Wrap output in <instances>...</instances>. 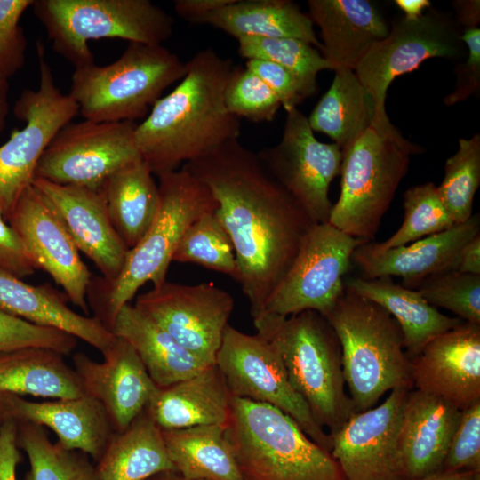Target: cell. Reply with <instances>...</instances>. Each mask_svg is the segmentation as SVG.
Here are the masks:
<instances>
[{"label": "cell", "mask_w": 480, "mask_h": 480, "mask_svg": "<svg viewBox=\"0 0 480 480\" xmlns=\"http://www.w3.org/2000/svg\"><path fill=\"white\" fill-rule=\"evenodd\" d=\"M409 391L393 389L381 404L354 412L330 435V453L345 480H401L397 437Z\"/></svg>", "instance_id": "18"}, {"label": "cell", "mask_w": 480, "mask_h": 480, "mask_svg": "<svg viewBox=\"0 0 480 480\" xmlns=\"http://www.w3.org/2000/svg\"><path fill=\"white\" fill-rule=\"evenodd\" d=\"M67 300L49 284L31 285L0 270V310L67 332L104 353L116 336L95 317L74 311Z\"/></svg>", "instance_id": "27"}, {"label": "cell", "mask_w": 480, "mask_h": 480, "mask_svg": "<svg viewBox=\"0 0 480 480\" xmlns=\"http://www.w3.org/2000/svg\"><path fill=\"white\" fill-rule=\"evenodd\" d=\"M404 220L396 232L384 242H370L378 251L403 246L440 233L455 223L443 203L437 186L427 182L404 193Z\"/></svg>", "instance_id": "38"}, {"label": "cell", "mask_w": 480, "mask_h": 480, "mask_svg": "<svg viewBox=\"0 0 480 480\" xmlns=\"http://www.w3.org/2000/svg\"><path fill=\"white\" fill-rule=\"evenodd\" d=\"M186 70V62L162 44L129 43L108 65L75 68L69 94L84 120L134 123Z\"/></svg>", "instance_id": "8"}, {"label": "cell", "mask_w": 480, "mask_h": 480, "mask_svg": "<svg viewBox=\"0 0 480 480\" xmlns=\"http://www.w3.org/2000/svg\"><path fill=\"white\" fill-rule=\"evenodd\" d=\"M34 0H0V79L9 81L26 62L27 38L20 18Z\"/></svg>", "instance_id": "44"}, {"label": "cell", "mask_w": 480, "mask_h": 480, "mask_svg": "<svg viewBox=\"0 0 480 480\" xmlns=\"http://www.w3.org/2000/svg\"><path fill=\"white\" fill-rule=\"evenodd\" d=\"M424 151L402 135L386 108L377 111L369 128L341 152L340 193L328 223L356 239L373 240L411 157Z\"/></svg>", "instance_id": "5"}, {"label": "cell", "mask_w": 480, "mask_h": 480, "mask_svg": "<svg viewBox=\"0 0 480 480\" xmlns=\"http://www.w3.org/2000/svg\"><path fill=\"white\" fill-rule=\"evenodd\" d=\"M0 394L49 399L85 395L77 374L64 356L40 348L0 352Z\"/></svg>", "instance_id": "33"}, {"label": "cell", "mask_w": 480, "mask_h": 480, "mask_svg": "<svg viewBox=\"0 0 480 480\" xmlns=\"http://www.w3.org/2000/svg\"><path fill=\"white\" fill-rule=\"evenodd\" d=\"M461 40L468 53L466 60L454 69L456 84L454 90L444 98L446 106L465 101L480 91V29L474 28L463 30Z\"/></svg>", "instance_id": "46"}, {"label": "cell", "mask_w": 480, "mask_h": 480, "mask_svg": "<svg viewBox=\"0 0 480 480\" xmlns=\"http://www.w3.org/2000/svg\"><path fill=\"white\" fill-rule=\"evenodd\" d=\"M454 270L480 275V234L470 239L460 249Z\"/></svg>", "instance_id": "51"}, {"label": "cell", "mask_w": 480, "mask_h": 480, "mask_svg": "<svg viewBox=\"0 0 480 480\" xmlns=\"http://www.w3.org/2000/svg\"><path fill=\"white\" fill-rule=\"evenodd\" d=\"M232 0H176L174 9L183 20L193 24H205L207 17Z\"/></svg>", "instance_id": "50"}, {"label": "cell", "mask_w": 480, "mask_h": 480, "mask_svg": "<svg viewBox=\"0 0 480 480\" xmlns=\"http://www.w3.org/2000/svg\"><path fill=\"white\" fill-rule=\"evenodd\" d=\"M480 185V134L460 139L457 152L445 162L438 194L455 224L472 216L473 200Z\"/></svg>", "instance_id": "40"}, {"label": "cell", "mask_w": 480, "mask_h": 480, "mask_svg": "<svg viewBox=\"0 0 480 480\" xmlns=\"http://www.w3.org/2000/svg\"><path fill=\"white\" fill-rule=\"evenodd\" d=\"M39 84L24 89L13 113L25 123L0 146V212L6 220L21 194L31 186L44 152L55 135L78 114V106L69 93L57 86L45 57L44 44L36 41Z\"/></svg>", "instance_id": "10"}, {"label": "cell", "mask_w": 480, "mask_h": 480, "mask_svg": "<svg viewBox=\"0 0 480 480\" xmlns=\"http://www.w3.org/2000/svg\"><path fill=\"white\" fill-rule=\"evenodd\" d=\"M205 24L236 40L245 36L288 37L322 48L310 17L290 0H232L211 13Z\"/></svg>", "instance_id": "31"}, {"label": "cell", "mask_w": 480, "mask_h": 480, "mask_svg": "<svg viewBox=\"0 0 480 480\" xmlns=\"http://www.w3.org/2000/svg\"><path fill=\"white\" fill-rule=\"evenodd\" d=\"M159 178L157 214L141 240L129 250L118 276L111 281L92 277L87 303L93 317L111 331L120 309L138 290L151 282L154 287L166 281L176 248L188 227L217 202L209 188L183 167Z\"/></svg>", "instance_id": "3"}, {"label": "cell", "mask_w": 480, "mask_h": 480, "mask_svg": "<svg viewBox=\"0 0 480 480\" xmlns=\"http://www.w3.org/2000/svg\"><path fill=\"white\" fill-rule=\"evenodd\" d=\"M225 428L244 480H345L330 452L274 406L232 396Z\"/></svg>", "instance_id": "7"}, {"label": "cell", "mask_w": 480, "mask_h": 480, "mask_svg": "<svg viewBox=\"0 0 480 480\" xmlns=\"http://www.w3.org/2000/svg\"><path fill=\"white\" fill-rule=\"evenodd\" d=\"M237 42L241 57L269 60L291 72L298 80L305 98L316 92L318 73L324 69L332 70V65L316 47L300 39L245 36Z\"/></svg>", "instance_id": "37"}, {"label": "cell", "mask_w": 480, "mask_h": 480, "mask_svg": "<svg viewBox=\"0 0 480 480\" xmlns=\"http://www.w3.org/2000/svg\"><path fill=\"white\" fill-rule=\"evenodd\" d=\"M31 7L52 49L75 68L94 63L92 40L162 44L173 33V17L149 0H34Z\"/></svg>", "instance_id": "9"}, {"label": "cell", "mask_w": 480, "mask_h": 480, "mask_svg": "<svg viewBox=\"0 0 480 480\" xmlns=\"http://www.w3.org/2000/svg\"><path fill=\"white\" fill-rule=\"evenodd\" d=\"M153 175L140 160L112 174L100 190L110 222L128 250L141 240L157 214L160 195Z\"/></svg>", "instance_id": "32"}, {"label": "cell", "mask_w": 480, "mask_h": 480, "mask_svg": "<svg viewBox=\"0 0 480 480\" xmlns=\"http://www.w3.org/2000/svg\"><path fill=\"white\" fill-rule=\"evenodd\" d=\"M6 221L21 239L36 269L46 272L68 300L88 314L92 275L41 192L33 185L26 188Z\"/></svg>", "instance_id": "17"}, {"label": "cell", "mask_w": 480, "mask_h": 480, "mask_svg": "<svg viewBox=\"0 0 480 480\" xmlns=\"http://www.w3.org/2000/svg\"><path fill=\"white\" fill-rule=\"evenodd\" d=\"M417 480H480V471L460 470L454 472H439L437 474Z\"/></svg>", "instance_id": "54"}, {"label": "cell", "mask_w": 480, "mask_h": 480, "mask_svg": "<svg viewBox=\"0 0 480 480\" xmlns=\"http://www.w3.org/2000/svg\"><path fill=\"white\" fill-rule=\"evenodd\" d=\"M133 122L68 123L53 138L36 169L35 178L100 191L123 167L142 160Z\"/></svg>", "instance_id": "12"}, {"label": "cell", "mask_w": 480, "mask_h": 480, "mask_svg": "<svg viewBox=\"0 0 480 480\" xmlns=\"http://www.w3.org/2000/svg\"><path fill=\"white\" fill-rule=\"evenodd\" d=\"M479 234L480 218L476 213L464 223L410 244L378 251L370 242L362 243L354 251L352 261L359 268L362 277L399 276L402 285L417 288L431 276L454 270L460 249Z\"/></svg>", "instance_id": "22"}, {"label": "cell", "mask_w": 480, "mask_h": 480, "mask_svg": "<svg viewBox=\"0 0 480 480\" xmlns=\"http://www.w3.org/2000/svg\"><path fill=\"white\" fill-rule=\"evenodd\" d=\"M186 65L176 87L136 125L141 159L157 176L207 156L241 133L240 119L229 113L224 101L232 60L206 48Z\"/></svg>", "instance_id": "2"}, {"label": "cell", "mask_w": 480, "mask_h": 480, "mask_svg": "<svg viewBox=\"0 0 480 480\" xmlns=\"http://www.w3.org/2000/svg\"><path fill=\"white\" fill-rule=\"evenodd\" d=\"M147 480H190L183 477L178 472H163L156 474Z\"/></svg>", "instance_id": "56"}, {"label": "cell", "mask_w": 480, "mask_h": 480, "mask_svg": "<svg viewBox=\"0 0 480 480\" xmlns=\"http://www.w3.org/2000/svg\"><path fill=\"white\" fill-rule=\"evenodd\" d=\"M182 167L203 182L217 202L214 214L235 251L236 281L254 318L317 223L239 139Z\"/></svg>", "instance_id": "1"}, {"label": "cell", "mask_w": 480, "mask_h": 480, "mask_svg": "<svg viewBox=\"0 0 480 480\" xmlns=\"http://www.w3.org/2000/svg\"><path fill=\"white\" fill-rule=\"evenodd\" d=\"M413 387L462 411L480 400V324L462 322L411 359Z\"/></svg>", "instance_id": "20"}, {"label": "cell", "mask_w": 480, "mask_h": 480, "mask_svg": "<svg viewBox=\"0 0 480 480\" xmlns=\"http://www.w3.org/2000/svg\"><path fill=\"white\" fill-rule=\"evenodd\" d=\"M324 316L340 343L355 412L372 408L388 391L412 389L411 359L402 331L388 311L346 289Z\"/></svg>", "instance_id": "6"}, {"label": "cell", "mask_w": 480, "mask_h": 480, "mask_svg": "<svg viewBox=\"0 0 480 480\" xmlns=\"http://www.w3.org/2000/svg\"><path fill=\"white\" fill-rule=\"evenodd\" d=\"M9 83L0 79V133L4 131L9 113Z\"/></svg>", "instance_id": "55"}, {"label": "cell", "mask_w": 480, "mask_h": 480, "mask_svg": "<svg viewBox=\"0 0 480 480\" xmlns=\"http://www.w3.org/2000/svg\"><path fill=\"white\" fill-rule=\"evenodd\" d=\"M176 471L190 480H244L233 447L221 425L163 430Z\"/></svg>", "instance_id": "34"}, {"label": "cell", "mask_w": 480, "mask_h": 480, "mask_svg": "<svg viewBox=\"0 0 480 480\" xmlns=\"http://www.w3.org/2000/svg\"><path fill=\"white\" fill-rule=\"evenodd\" d=\"M461 29L451 13L429 10L416 20L400 17L388 35L374 44L354 72L372 97L377 110L386 108L388 86L431 58L460 59L466 54Z\"/></svg>", "instance_id": "14"}, {"label": "cell", "mask_w": 480, "mask_h": 480, "mask_svg": "<svg viewBox=\"0 0 480 480\" xmlns=\"http://www.w3.org/2000/svg\"><path fill=\"white\" fill-rule=\"evenodd\" d=\"M308 16L320 29L321 51L332 70H355L388 26L368 0H308Z\"/></svg>", "instance_id": "25"}, {"label": "cell", "mask_w": 480, "mask_h": 480, "mask_svg": "<svg viewBox=\"0 0 480 480\" xmlns=\"http://www.w3.org/2000/svg\"><path fill=\"white\" fill-rule=\"evenodd\" d=\"M172 261L196 263L235 280L237 277L232 242L214 212L204 213L188 227L176 248Z\"/></svg>", "instance_id": "39"}, {"label": "cell", "mask_w": 480, "mask_h": 480, "mask_svg": "<svg viewBox=\"0 0 480 480\" xmlns=\"http://www.w3.org/2000/svg\"><path fill=\"white\" fill-rule=\"evenodd\" d=\"M0 270L20 279L33 275L36 270L21 239L1 212Z\"/></svg>", "instance_id": "48"}, {"label": "cell", "mask_w": 480, "mask_h": 480, "mask_svg": "<svg viewBox=\"0 0 480 480\" xmlns=\"http://www.w3.org/2000/svg\"><path fill=\"white\" fill-rule=\"evenodd\" d=\"M6 420L48 428L60 445L81 451L95 461L113 433L104 408L88 395L36 402L0 394V421Z\"/></svg>", "instance_id": "23"}, {"label": "cell", "mask_w": 480, "mask_h": 480, "mask_svg": "<svg viewBox=\"0 0 480 480\" xmlns=\"http://www.w3.org/2000/svg\"><path fill=\"white\" fill-rule=\"evenodd\" d=\"M397 7L404 13L408 20H416L423 14V11L430 8L428 0H396Z\"/></svg>", "instance_id": "53"}, {"label": "cell", "mask_w": 480, "mask_h": 480, "mask_svg": "<svg viewBox=\"0 0 480 480\" xmlns=\"http://www.w3.org/2000/svg\"><path fill=\"white\" fill-rule=\"evenodd\" d=\"M224 101L229 113L255 123L273 120L281 107L269 87L248 68L240 66L231 70Z\"/></svg>", "instance_id": "42"}, {"label": "cell", "mask_w": 480, "mask_h": 480, "mask_svg": "<svg viewBox=\"0 0 480 480\" xmlns=\"http://www.w3.org/2000/svg\"><path fill=\"white\" fill-rule=\"evenodd\" d=\"M94 467L98 480H147L176 471L161 429L145 410L124 431L111 434Z\"/></svg>", "instance_id": "30"}, {"label": "cell", "mask_w": 480, "mask_h": 480, "mask_svg": "<svg viewBox=\"0 0 480 480\" xmlns=\"http://www.w3.org/2000/svg\"><path fill=\"white\" fill-rule=\"evenodd\" d=\"M17 435L15 421H0V480H16V468L20 460Z\"/></svg>", "instance_id": "49"}, {"label": "cell", "mask_w": 480, "mask_h": 480, "mask_svg": "<svg viewBox=\"0 0 480 480\" xmlns=\"http://www.w3.org/2000/svg\"><path fill=\"white\" fill-rule=\"evenodd\" d=\"M286 113L281 140L257 155L269 174L316 223H326L333 206L330 185L340 172L341 150L335 143L319 141L298 108Z\"/></svg>", "instance_id": "15"}, {"label": "cell", "mask_w": 480, "mask_h": 480, "mask_svg": "<svg viewBox=\"0 0 480 480\" xmlns=\"http://www.w3.org/2000/svg\"><path fill=\"white\" fill-rule=\"evenodd\" d=\"M232 396L264 403L291 417L303 432L331 452V436L314 420L292 386L276 347L264 337L228 325L216 356Z\"/></svg>", "instance_id": "11"}, {"label": "cell", "mask_w": 480, "mask_h": 480, "mask_svg": "<svg viewBox=\"0 0 480 480\" xmlns=\"http://www.w3.org/2000/svg\"><path fill=\"white\" fill-rule=\"evenodd\" d=\"M31 185L44 196L78 251L94 263L101 277L116 279L129 250L110 222L100 191L40 178H35Z\"/></svg>", "instance_id": "21"}, {"label": "cell", "mask_w": 480, "mask_h": 480, "mask_svg": "<svg viewBox=\"0 0 480 480\" xmlns=\"http://www.w3.org/2000/svg\"><path fill=\"white\" fill-rule=\"evenodd\" d=\"M111 332L133 348L158 388L186 380L210 366L130 303L120 309Z\"/></svg>", "instance_id": "29"}, {"label": "cell", "mask_w": 480, "mask_h": 480, "mask_svg": "<svg viewBox=\"0 0 480 480\" xmlns=\"http://www.w3.org/2000/svg\"><path fill=\"white\" fill-rule=\"evenodd\" d=\"M17 442L27 454V480H98L89 456L51 441L45 428L17 423Z\"/></svg>", "instance_id": "36"}, {"label": "cell", "mask_w": 480, "mask_h": 480, "mask_svg": "<svg viewBox=\"0 0 480 480\" xmlns=\"http://www.w3.org/2000/svg\"><path fill=\"white\" fill-rule=\"evenodd\" d=\"M231 398L222 372L213 364L186 380L157 388L145 411L163 430L214 424L226 427Z\"/></svg>", "instance_id": "26"}, {"label": "cell", "mask_w": 480, "mask_h": 480, "mask_svg": "<svg viewBox=\"0 0 480 480\" xmlns=\"http://www.w3.org/2000/svg\"><path fill=\"white\" fill-rule=\"evenodd\" d=\"M245 67L255 73L276 94L286 112L298 108L306 99L295 76L282 66L265 60H247Z\"/></svg>", "instance_id": "47"}, {"label": "cell", "mask_w": 480, "mask_h": 480, "mask_svg": "<svg viewBox=\"0 0 480 480\" xmlns=\"http://www.w3.org/2000/svg\"><path fill=\"white\" fill-rule=\"evenodd\" d=\"M252 319L257 333L279 352L292 386L316 423L329 435L339 430L355 410L345 390L340 343L327 319L314 310Z\"/></svg>", "instance_id": "4"}, {"label": "cell", "mask_w": 480, "mask_h": 480, "mask_svg": "<svg viewBox=\"0 0 480 480\" xmlns=\"http://www.w3.org/2000/svg\"><path fill=\"white\" fill-rule=\"evenodd\" d=\"M98 362L83 352L73 354V369L84 394L104 408L113 432H121L145 410L157 389L133 348L116 337Z\"/></svg>", "instance_id": "19"}, {"label": "cell", "mask_w": 480, "mask_h": 480, "mask_svg": "<svg viewBox=\"0 0 480 480\" xmlns=\"http://www.w3.org/2000/svg\"><path fill=\"white\" fill-rule=\"evenodd\" d=\"M76 346L77 339L67 332L0 310V352L40 348L67 356L73 353Z\"/></svg>", "instance_id": "43"}, {"label": "cell", "mask_w": 480, "mask_h": 480, "mask_svg": "<svg viewBox=\"0 0 480 480\" xmlns=\"http://www.w3.org/2000/svg\"><path fill=\"white\" fill-rule=\"evenodd\" d=\"M334 78L308 118L313 132L347 149L372 124L377 108L354 70H335Z\"/></svg>", "instance_id": "35"}, {"label": "cell", "mask_w": 480, "mask_h": 480, "mask_svg": "<svg viewBox=\"0 0 480 480\" xmlns=\"http://www.w3.org/2000/svg\"><path fill=\"white\" fill-rule=\"evenodd\" d=\"M345 287L391 315L402 331L410 359L418 356L431 340L464 322L441 313L418 290L396 284L390 276L350 277L346 280Z\"/></svg>", "instance_id": "28"}, {"label": "cell", "mask_w": 480, "mask_h": 480, "mask_svg": "<svg viewBox=\"0 0 480 480\" xmlns=\"http://www.w3.org/2000/svg\"><path fill=\"white\" fill-rule=\"evenodd\" d=\"M133 306L187 350L213 365L235 301L211 283L186 285L165 281L140 294Z\"/></svg>", "instance_id": "16"}, {"label": "cell", "mask_w": 480, "mask_h": 480, "mask_svg": "<svg viewBox=\"0 0 480 480\" xmlns=\"http://www.w3.org/2000/svg\"><path fill=\"white\" fill-rule=\"evenodd\" d=\"M461 411L433 395L410 390L397 437L401 480H417L442 471Z\"/></svg>", "instance_id": "24"}, {"label": "cell", "mask_w": 480, "mask_h": 480, "mask_svg": "<svg viewBox=\"0 0 480 480\" xmlns=\"http://www.w3.org/2000/svg\"><path fill=\"white\" fill-rule=\"evenodd\" d=\"M460 470L480 471V400L461 411L442 468Z\"/></svg>", "instance_id": "45"}, {"label": "cell", "mask_w": 480, "mask_h": 480, "mask_svg": "<svg viewBox=\"0 0 480 480\" xmlns=\"http://www.w3.org/2000/svg\"><path fill=\"white\" fill-rule=\"evenodd\" d=\"M455 11V20L464 30L479 28L480 2L479 0H456L452 2Z\"/></svg>", "instance_id": "52"}, {"label": "cell", "mask_w": 480, "mask_h": 480, "mask_svg": "<svg viewBox=\"0 0 480 480\" xmlns=\"http://www.w3.org/2000/svg\"><path fill=\"white\" fill-rule=\"evenodd\" d=\"M362 243L328 222L316 224L260 315L288 316L304 310L326 315L346 290L344 276Z\"/></svg>", "instance_id": "13"}, {"label": "cell", "mask_w": 480, "mask_h": 480, "mask_svg": "<svg viewBox=\"0 0 480 480\" xmlns=\"http://www.w3.org/2000/svg\"><path fill=\"white\" fill-rule=\"evenodd\" d=\"M434 307H441L470 324H480V275L449 270L426 278L417 287Z\"/></svg>", "instance_id": "41"}]
</instances>
